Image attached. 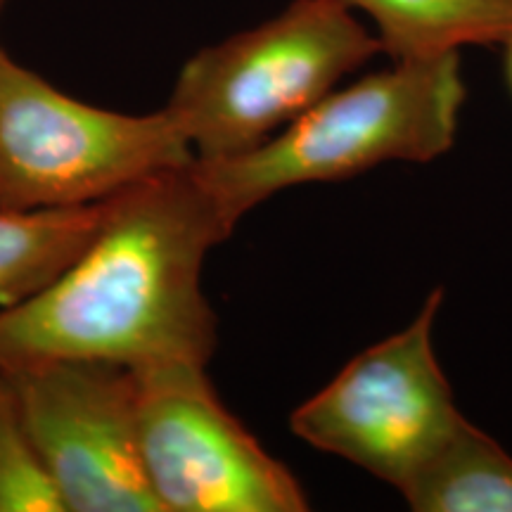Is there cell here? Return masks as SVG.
Masks as SVG:
<instances>
[{
	"label": "cell",
	"instance_id": "6da1fadb",
	"mask_svg": "<svg viewBox=\"0 0 512 512\" xmlns=\"http://www.w3.org/2000/svg\"><path fill=\"white\" fill-rule=\"evenodd\" d=\"M233 230L195 162L107 197L86 252L36 297L0 309V368L43 361L209 366L216 316L202 271Z\"/></svg>",
	"mask_w": 512,
	"mask_h": 512
},
{
	"label": "cell",
	"instance_id": "7a4b0ae2",
	"mask_svg": "<svg viewBox=\"0 0 512 512\" xmlns=\"http://www.w3.org/2000/svg\"><path fill=\"white\" fill-rule=\"evenodd\" d=\"M460 53L394 60L335 88L247 155L197 162L230 226L275 192L347 181L389 162L427 164L456 145L465 105Z\"/></svg>",
	"mask_w": 512,
	"mask_h": 512
},
{
	"label": "cell",
	"instance_id": "3957f363",
	"mask_svg": "<svg viewBox=\"0 0 512 512\" xmlns=\"http://www.w3.org/2000/svg\"><path fill=\"white\" fill-rule=\"evenodd\" d=\"M384 53L347 0H294L183 64L166 112L197 162L247 155Z\"/></svg>",
	"mask_w": 512,
	"mask_h": 512
},
{
	"label": "cell",
	"instance_id": "277c9868",
	"mask_svg": "<svg viewBox=\"0 0 512 512\" xmlns=\"http://www.w3.org/2000/svg\"><path fill=\"white\" fill-rule=\"evenodd\" d=\"M192 162L166 107L140 117L100 110L0 48V209L83 207Z\"/></svg>",
	"mask_w": 512,
	"mask_h": 512
},
{
	"label": "cell",
	"instance_id": "5b68a950",
	"mask_svg": "<svg viewBox=\"0 0 512 512\" xmlns=\"http://www.w3.org/2000/svg\"><path fill=\"white\" fill-rule=\"evenodd\" d=\"M441 304L434 290L406 328L351 358L292 413V432L401 491L465 422L434 351Z\"/></svg>",
	"mask_w": 512,
	"mask_h": 512
},
{
	"label": "cell",
	"instance_id": "8992f818",
	"mask_svg": "<svg viewBox=\"0 0 512 512\" xmlns=\"http://www.w3.org/2000/svg\"><path fill=\"white\" fill-rule=\"evenodd\" d=\"M133 373L140 463L159 510H309L299 479L223 406L207 366L171 361Z\"/></svg>",
	"mask_w": 512,
	"mask_h": 512
},
{
	"label": "cell",
	"instance_id": "52a82bcc",
	"mask_svg": "<svg viewBox=\"0 0 512 512\" xmlns=\"http://www.w3.org/2000/svg\"><path fill=\"white\" fill-rule=\"evenodd\" d=\"M5 373L64 512H162L140 463L133 368L43 361Z\"/></svg>",
	"mask_w": 512,
	"mask_h": 512
},
{
	"label": "cell",
	"instance_id": "ba28073f",
	"mask_svg": "<svg viewBox=\"0 0 512 512\" xmlns=\"http://www.w3.org/2000/svg\"><path fill=\"white\" fill-rule=\"evenodd\" d=\"M105 200L64 209H0V309L36 297L86 252Z\"/></svg>",
	"mask_w": 512,
	"mask_h": 512
},
{
	"label": "cell",
	"instance_id": "9c48e42d",
	"mask_svg": "<svg viewBox=\"0 0 512 512\" xmlns=\"http://www.w3.org/2000/svg\"><path fill=\"white\" fill-rule=\"evenodd\" d=\"M375 22L392 60L496 46L512 34V0H347Z\"/></svg>",
	"mask_w": 512,
	"mask_h": 512
},
{
	"label": "cell",
	"instance_id": "30bf717a",
	"mask_svg": "<svg viewBox=\"0 0 512 512\" xmlns=\"http://www.w3.org/2000/svg\"><path fill=\"white\" fill-rule=\"evenodd\" d=\"M399 494L415 512H512V456L465 420Z\"/></svg>",
	"mask_w": 512,
	"mask_h": 512
},
{
	"label": "cell",
	"instance_id": "8fae6325",
	"mask_svg": "<svg viewBox=\"0 0 512 512\" xmlns=\"http://www.w3.org/2000/svg\"><path fill=\"white\" fill-rule=\"evenodd\" d=\"M0 512H64L0 368Z\"/></svg>",
	"mask_w": 512,
	"mask_h": 512
},
{
	"label": "cell",
	"instance_id": "7c38bea8",
	"mask_svg": "<svg viewBox=\"0 0 512 512\" xmlns=\"http://www.w3.org/2000/svg\"><path fill=\"white\" fill-rule=\"evenodd\" d=\"M505 55H503V67H505V81H508V88L512 93V34L503 41Z\"/></svg>",
	"mask_w": 512,
	"mask_h": 512
},
{
	"label": "cell",
	"instance_id": "4fadbf2b",
	"mask_svg": "<svg viewBox=\"0 0 512 512\" xmlns=\"http://www.w3.org/2000/svg\"><path fill=\"white\" fill-rule=\"evenodd\" d=\"M0 8H3V0H0Z\"/></svg>",
	"mask_w": 512,
	"mask_h": 512
}]
</instances>
